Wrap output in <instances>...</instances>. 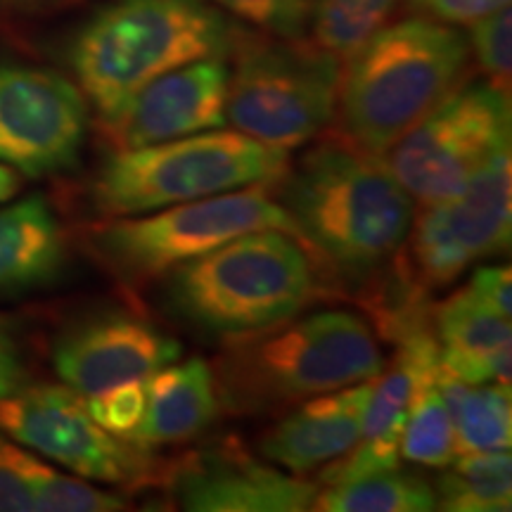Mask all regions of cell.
Wrapping results in <instances>:
<instances>
[{
	"label": "cell",
	"instance_id": "obj_1",
	"mask_svg": "<svg viewBox=\"0 0 512 512\" xmlns=\"http://www.w3.org/2000/svg\"><path fill=\"white\" fill-rule=\"evenodd\" d=\"M299 240L339 278L368 285L389 271L415 219V200L387 159L325 131L273 183Z\"/></svg>",
	"mask_w": 512,
	"mask_h": 512
},
{
	"label": "cell",
	"instance_id": "obj_2",
	"mask_svg": "<svg viewBox=\"0 0 512 512\" xmlns=\"http://www.w3.org/2000/svg\"><path fill=\"white\" fill-rule=\"evenodd\" d=\"M384 354L366 318L351 311L297 313L252 335L223 339L211 363L221 411L266 415L373 380Z\"/></svg>",
	"mask_w": 512,
	"mask_h": 512
},
{
	"label": "cell",
	"instance_id": "obj_3",
	"mask_svg": "<svg viewBox=\"0 0 512 512\" xmlns=\"http://www.w3.org/2000/svg\"><path fill=\"white\" fill-rule=\"evenodd\" d=\"M240 29L209 0H110L69 46L76 86L100 124L159 76L233 53Z\"/></svg>",
	"mask_w": 512,
	"mask_h": 512
},
{
	"label": "cell",
	"instance_id": "obj_4",
	"mask_svg": "<svg viewBox=\"0 0 512 512\" xmlns=\"http://www.w3.org/2000/svg\"><path fill=\"white\" fill-rule=\"evenodd\" d=\"M470 41L453 24L406 17L384 24L342 64L337 131L387 155L463 83Z\"/></svg>",
	"mask_w": 512,
	"mask_h": 512
},
{
	"label": "cell",
	"instance_id": "obj_5",
	"mask_svg": "<svg viewBox=\"0 0 512 512\" xmlns=\"http://www.w3.org/2000/svg\"><path fill=\"white\" fill-rule=\"evenodd\" d=\"M166 311L216 339L252 335L316 302L311 252L283 230H254L185 261L162 280Z\"/></svg>",
	"mask_w": 512,
	"mask_h": 512
},
{
	"label": "cell",
	"instance_id": "obj_6",
	"mask_svg": "<svg viewBox=\"0 0 512 512\" xmlns=\"http://www.w3.org/2000/svg\"><path fill=\"white\" fill-rule=\"evenodd\" d=\"M290 155L240 131H202L166 143L114 150L91 183L102 219L138 216L254 183H275Z\"/></svg>",
	"mask_w": 512,
	"mask_h": 512
},
{
	"label": "cell",
	"instance_id": "obj_7",
	"mask_svg": "<svg viewBox=\"0 0 512 512\" xmlns=\"http://www.w3.org/2000/svg\"><path fill=\"white\" fill-rule=\"evenodd\" d=\"M254 230H283L299 240L292 219L275 200L273 183H254L147 214L105 219L88 230L86 240L114 280L128 290H143L185 261Z\"/></svg>",
	"mask_w": 512,
	"mask_h": 512
},
{
	"label": "cell",
	"instance_id": "obj_8",
	"mask_svg": "<svg viewBox=\"0 0 512 512\" xmlns=\"http://www.w3.org/2000/svg\"><path fill=\"white\" fill-rule=\"evenodd\" d=\"M226 124L261 143L294 150L330 131L342 60L304 38L240 31L233 46Z\"/></svg>",
	"mask_w": 512,
	"mask_h": 512
},
{
	"label": "cell",
	"instance_id": "obj_9",
	"mask_svg": "<svg viewBox=\"0 0 512 512\" xmlns=\"http://www.w3.org/2000/svg\"><path fill=\"white\" fill-rule=\"evenodd\" d=\"M510 93L484 83H467L420 119L384 155L408 195L432 204L463 190L498 152L510 147Z\"/></svg>",
	"mask_w": 512,
	"mask_h": 512
},
{
	"label": "cell",
	"instance_id": "obj_10",
	"mask_svg": "<svg viewBox=\"0 0 512 512\" xmlns=\"http://www.w3.org/2000/svg\"><path fill=\"white\" fill-rule=\"evenodd\" d=\"M510 147L446 200L422 204L396 264L422 292L444 290L479 261L510 247Z\"/></svg>",
	"mask_w": 512,
	"mask_h": 512
},
{
	"label": "cell",
	"instance_id": "obj_11",
	"mask_svg": "<svg viewBox=\"0 0 512 512\" xmlns=\"http://www.w3.org/2000/svg\"><path fill=\"white\" fill-rule=\"evenodd\" d=\"M0 434L91 482L136 489L162 479L164 460L102 430L86 399L67 384L19 387L0 396Z\"/></svg>",
	"mask_w": 512,
	"mask_h": 512
},
{
	"label": "cell",
	"instance_id": "obj_12",
	"mask_svg": "<svg viewBox=\"0 0 512 512\" xmlns=\"http://www.w3.org/2000/svg\"><path fill=\"white\" fill-rule=\"evenodd\" d=\"M88 102L67 76L46 67L0 62V164L41 178L79 162Z\"/></svg>",
	"mask_w": 512,
	"mask_h": 512
},
{
	"label": "cell",
	"instance_id": "obj_13",
	"mask_svg": "<svg viewBox=\"0 0 512 512\" xmlns=\"http://www.w3.org/2000/svg\"><path fill=\"white\" fill-rule=\"evenodd\" d=\"M159 486L190 512H304L313 510L320 489L304 475L256 460L238 439L164 463Z\"/></svg>",
	"mask_w": 512,
	"mask_h": 512
},
{
	"label": "cell",
	"instance_id": "obj_14",
	"mask_svg": "<svg viewBox=\"0 0 512 512\" xmlns=\"http://www.w3.org/2000/svg\"><path fill=\"white\" fill-rule=\"evenodd\" d=\"M230 64L223 55L183 64L147 83L102 126L112 150L166 143L226 126Z\"/></svg>",
	"mask_w": 512,
	"mask_h": 512
},
{
	"label": "cell",
	"instance_id": "obj_15",
	"mask_svg": "<svg viewBox=\"0 0 512 512\" xmlns=\"http://www.w3.org/2000/svg\"><path fill=\"white\" fill-rule=\"evenodd\" d=\"M183 354L178 339L128 313H105L67 330L55 344L53 366L76 394L147 380Z\"/></svg>",
	"mask_w": 512,
	"mask_h": 512
},
{
	"label": "cell",
	"instance_id": "obj_16",
	"mask_svg": "<svg viewBox=\"0 0 512 512\" xmlns=\"http://www.w3.org/2000/svg\"><path fill=\"white\" fill-rule=\"evenodd\" d=\"M396 344L399 349L389 368H382V373L373 377L361 439L342 458L323 467L318 475V482L323 486L356 482L399 467L403 420L415 392L437 380L439 342L430 330H418Z\"/></svg>",
	"mask_w": 512,
	"mask_h": 512
},
{
	"label": "cell",
	"instance_id": "obj_17",
	"mask_svg": "<svg viewBox=\"0 0 512 512\" xmlns=\"http://www.w3.org/2000/svg\"><path fill=\"white\" fill-rule=\"evenodd\" d=\"M373 380L297 403L259 439V453L292 475H309L342 458L361 439Z\"/></svg>",
	"mask_w": 512,
	"mask_h": 512
},
{
	"label": "cell",
	"instance_id": "obj_18",
	"mask_svg": "<svg viewBox=\"0 0 512 512\" xmlns=\"http://www.w3.org/2000/svg\"><path fill=\"white\" fill-rule=\"evenodd\" d=\"M432 323L446 375L467 384H510V318L463 287L434 306Z\"/></svg>",
	"mask_w": 512,
	"mask_h": 512
},
{
	"label": "cell",
	"instance_id": "obj_19",
	"mask_svg": "<svg viewBox=\"0 0 512 512\" xmlns=\"http://www.w3.org/2000/svg\"><path fill=\"white\" fill-rule=\"evenodd\" d=\"M145 389V415L128 441L147 451L200 437L221 413L214 370L200 356L157 370L145 380Z\"/></svg>",
	"mask_w": 512,
	"mask_h": 512
},
{
	"label": "cell",
	"instance_id": "obj_20",
	"mask_svg": "<svg viewBox=\"0 0 512 512\" xmlns=\"http://www.w3.org/2000/svg\"><path fill=\"white\" fill-rule=\"evenodd\" d=\"M67 233L43 195L0 209V294L43 287L67 264Z\"/></svg>",
	"mask_w": 512,
	"mask_h": 512
},
{
	"label": "cell",
	"instance_id": "obj_21",
	"mask_svg": "<svg viewBox=\"0 0 512 512\" xmlns=\"http://www.w3.org/2000/svg\"><path fill=\"white\" fill-rule=\"evenodd\" d=\"M437 387L444 396L456 430L458 453L510 451L512 403L510 384H467L446 375L439 366Z\"/></svg>",
	"mask_w": 512,
	"mask_h": 512
},
{
	"label": "cell",
	"instance_id": "obj_22",
	"mask_svg": "<svg viewBox=\"0 0 512 512\" xmlns=\"http://www.w3.org/2000/svg\"><path fill=\"white\" fill-rule=\"evenodd\" d=\"M437 510L503 512L512 501L510 451L458 453L437 477Z\"/></svg>",
	"mask_w": 512,
	"mask_h": 512
},
{
	"label": "cell",
	"instance_id": "obj_23",
	"mask_svg": "<svg viewBox=\"0 0 512 512\" xmlns=\"http://www.w3.org/2000/svg\"><path fill=\"white\" fill-rule=\"evenodd\" d=\"M313 510L318 512H432L437 510L434 486L413 472L396 470L328 484L318 489Z\"/></svg>",
	"mask_w": 512,
	"mask_h": 512
},
{
	"label": "cell",
	"instance_id": "obj_24",
	"mask_svg": "<svg viewBox=\"0 0 512 512\" xmlns=\"http://www.w3.org/2000/svg\"><path fill=\"white\" fill-rule=\"evenodd\" d=\"M401 0H316L311 15L313 46L328 50L342 64L375 36Z\"/></svg>",
	"mask_w": 512,
	"mask_h": 512
},
{
	"label": "cell",
	"instance_id": "obj_25",
	"mask_svg": "<svg viewBox=\"0 0 512 512\" xmlns=\"http://www.w3.org/2000/svg\"><path fill=\"white\" fill-rule=\"evenodd\" d=\"M399 456L425 467H446L458 456L456 430L437 382L425 384L415 392L403 420Z\"/></svg>",
	"mask_w": 512,
	"mask_h": 512
},
{
	"label": "cell",
	"instance_id": "obj_26",
	"mask_svg": "<svg viewBox=\"0 0 512 512\" xmlns=\"http://www.w3.org/2000/svg\"><path fill=\"white\" fill-rule=\"evenodd\" d=\"M36 512H117L128 510L124 496L95 489L83 477H69L43 465L36 477Z\"/></svg>",
	"mask_w": 512,
	"mask_h": 512
},
{
	"label": "cell",
	"instance_id": "obj_27",
	"mask_svg": "<svg viewBox=\"0 0 512 512\" xmlns=\"http://www.w3.org/2000/svg\"><path fill=\"white\" fill-rule=\"evenodd\" d=\"M470 53L491 86L510 93L512 76V17L510 5L470 24Z\"/></svg>",
	"mask_w": 512,
	"mask_h": 512
},
{
	"label": "cell",
	"instance_id": "obj_28",
	"mask_svg": "<svg viewBox=\"0 0 512 512\" xmlns=\"http://www.w3.org/2000/svg\"><path fill=\"white\" fill-rule=\"evenodd\" d=\"M268 36L304 38L316 0H209Z\"/></svg>",
	"mask_w": 512,
	"mask_h": 512
},
{
	"label": "cell",
	"instance_id": "obj_29",
	"mask_svg": "<svg viewBox=\"0 0 512 512\" xmlns=\"http://www.w3.org/2000/svg\"><path fill=\"white\" fill-rule=\"evenodd\" d=\"M88 413L98 422L102 430L114 437L126 439L138 430L140 420L145 415L147 389L145 380H133L105 389V392L83 396Z\"/></svg>",
	"mask_w": 512,
	"mask_h": 512
},
{
	"label": "cell",
	"instance_id": "obj_30",
	"mask_svg": "<svg viewBox=\"0 0 512 512\" xmlns=\"http://www.w3.org/2000/svg\"><path fill=\"white\" fill-rule=\"evenodd\" d=\"M43 465L0 434V512H36L34 486Z\"/></svg>",
	"mask_w": 512,
	"mask_h": 512
},
{
	"label": "cell",
	"instance_id": "obj_31",
	"mask_svg": "<svg viewBox=\"0 0 512 512\" xmlns=\"http://www.w3.org/2000/svg\"><path fill=\"white\" fill-rule=\"evenodd\" d=\"M420 10L430 12V17L453 27H470L477 19L491 12L508 8L510 0H411Z\"/></svg>",
	"mask_w": 512,
	"mask_h": 512
},
{
	"label": "cell",
	"instance_id": "obj_32",
	"mask_svg": "<svg viewBox=\"0 0 512 512\" xmlns=\"http://www.w3.org/2000/svg\"><path fill=\"white\" fill-rule=\"evenodd\" d=\"M510 266H482L472 273L470 283L465 287L475 294L477 299H482L486 306H491L496 313L510 318Z\"/></svg>",
	"mask_w": 512,
	"mask_h": 512
},
{
	"label": "cell",
	"instance_id": "obj_33",
	"mask_svg": "<svg viewBox=\"0 0 512 512\" xmlns=\"http://www.w3.org/2000/svg\"><path fill=\"white\" fill-rule=\"evenodd\" d=\"M27 373H24L22 351H19L15 337L8 325L0 320V396H8L24 387Z\"/></svg>",
	"mask_w": 512,
	"mask_h": 512
},
{
	"label": "cell",
	"instance_id": "obj_34",
	"mask_svg": "<svg viewBox=\"0 0 512 512\" xmlns=\"http://www.w3.org/2000/svg\"><path fill=\"white\" fill-rule=\"evenodd\" d=\"M72 3L76 0H0V8L19 12V15H43V12L67 8Z\"/></svg>",
	"mask_w": 512,
	"mask_h": 512
},
{
	"label": "cell",
	"instance_id": "obj_35",
	"mask_svg": "<svg viewBox=\"0 0 512 512\" xmlns=\"http://www.w3.org/2000/svg\"><path fill=\"white\" fill-rule=\"evenodd\" d=\"M19 188H22V176L15 169H10V166L0 164V204L12 200Z\"/></svg>",
	"mask_w": 512,
	"mask_h": 512
}]
</instances>
